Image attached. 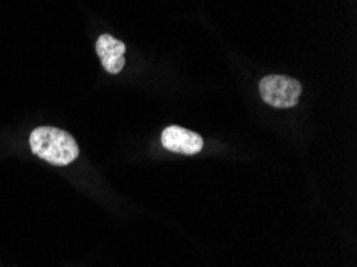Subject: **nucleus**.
Returning <instances> with one entry per match:
<instances>
[{"label":"nucleus","mask_w":357,"mask_h":267,"mask_svg":"<svg viewBox=\"0 0 357 267\" xmlns=\"http://www.w3.org/2000/svg\"><path fill=\"white\" fill-rule=\"evenodd\" d=\"M160 141L167 151L183 155L199 154L204 149L202 136L189 132V130L183 127H178V125H172V127L165 128L162 132Z\"/></svg>","instance_id":"obj_3"},{"label":"nucleus","mask_w":357,"mask_h":267,"mask_svg":"<svg viewBox=\"0 0 357 267\" xmlns=\"http://www.w3.org/2000/svg\"><path fill=\"white\" fill-rule=\"evenodd\" d=\"M126 43L117 40L111 34H102L96 40V53L105 70L109 74H119L126 68Z\"/></svg>","instance_id":"obj_4"},{"label":"nucleus","mask_w":357,"mask_h":267,"mask_svg":"<svg viewBox=\"0 0 357 267\" xmlns=\"http://www.w3.org/2000/svg\"><path fill=\"white\" fill-rule=\"evenodd\" d=\"M29 146L32 154L56 167L69 165L80 154L73 135L55 127L36 128L29 136Z\"/></svg>","instance_id":"obj_1"},{"label":"nucleus","mask_w":357,"mask_h":267,"mask_svg":"<svg viewBox=\"0 0 357 267\" xmlns=\"http://www.w3.org/2000/svg\"><path fill=\"white\" fill-rule=\"evenodd\" d=\"M301 84L287 75H266L259 82V95L269 106L290 109L298 105Z\"/></svg>","instance_id":"obj_2"}]
</instances>
